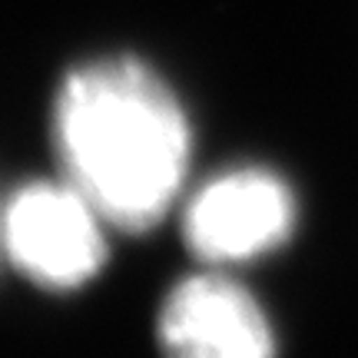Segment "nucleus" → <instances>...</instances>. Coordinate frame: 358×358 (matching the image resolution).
<instances>
[{
    "instance_id": "obj_1",
    "label": "nucleus",
    "mask_w": 358,
    "mask_h": 358,
    "mask_svg": "<svg viewBox=\"0 0 358 358\" xmlns=\"http://www.w3.org/2000/svg\"><path fill=\"white\" fill-rule=\"evenodd\" d=\"M64 179L106 226L143 232L166 216L189 166V123L173 90L129 57L77 66L53 103Z\"/></svg>"
},
{
    "instance_id": "obj_2",
    "label": "nucleus",
    "mask_w": 358,
    "mask_h": 358,
    "mask_svg": "<svg viewBox=\"0 0 358 358\" xmlns=\"http://www.w3.org/2000/svg\"><path fill=\"white\" fill-rule=\"evenodd\" d=\"M106 219L70 182H30L3 209V249L47 289H77L103 266Z\"/></svg>"
},
{
    "instance_id": "obj_3",
    "label": "nucleus",
    "mask_w": 358,
    "mask_h": 358,
    "mask_svg": "<svg viewBox=\"0 0 358 358\" xmlns=\"http://www.w3.org/2000/svg\"><path fill=\"white\" fill-rule=\"evenodd\" d=\"M292 226V189L259 166L229 169L209 179L182 216L189 249L213 266L266 256L289 239Z\"/></svg>"
},
{
    "instance_id": "obj_4",
    "label": "nucleus",
    "mask_w": 358,
    "mask_h": 358,
    "mask_svg": "<svg viewBox=\"0 0 358 358\" xmlns=\"http://www.w3.org/2000/svg\"><path fill=\"white\" fill-rule=\"evenodd\" d=\"M159 345L166 358H275V332L239 282L192 275L166 295Z\"/></svg>"
},
{
    "instance_id": "obj_5",
    "label": "nucleus",
    "mask_w": 358,
    "mask_h": 358,
    "mask_svg": "<svg viewBox=\"0 0 358 358\" xmlns=\"http://www.w3.org/2000/svg\"><path fill=\"white\" fill-rule=\"evenodd\" d=\"M0 245H3V213H0Z\"/></svg>"
}]
</instances>
